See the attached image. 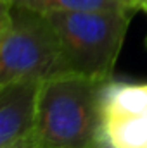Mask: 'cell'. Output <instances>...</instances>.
Masks as SVG:
<instances>
[{"label":"cell","instance_id":"cell-1","mask_svg":"<svg viewBox=\"0 0 147 148\" xmlns=\"http://www.w3.org/2000/svg\"><path fill=\"white\" fill-rule=\"evenodd\" d=\"M111 79L61 74L42 81L37 134L42 148H88L104 136V90Z\"/></svg>","mask_w":147,"mask_h":148},{"label":"cell","instance_id":"cell-2","mask_svg":"<svg viewBox=\"0 0 147 148\" xmlns=\"http://www.w3.org/2000/svg\"><path fill=\"white\" fill-rule=\"evenodd\" d=\"M137 10H62L47 14L57 29L62 74L111 79Z\"/></svg>","mask_w":147,"mask_h":148},{"label":"cell","instance_id":"cell-3","mask_svg":"<svg viewBox=\"0 0 147 148\" xmlns=\"http://www.w3.org/2000/svg\"><path fill=\"white\" fill-rule=\"evenodd\" d=\"M0 2V84L61 76V40L50 17L28 7Z\"/></svg>","mask_w":147,"mask_h":148},{"label":"cell","instance_id":"cell-4","mask_svg":"<svg viewBox=\"0 0 147 148\" xmlns=\"http://www.w3.org/2000/svg\"><path fill=\"white\" fill-rule=\"evenodd\" d=\"M42 79H17L0 84V147L35 129Z\"/></svg>","mask_w":147,"mask_h":148},{"label":"cell","instance_id":"cell-5","mask_svg":"<svg viewBox=\"0 0 147 148\" xmlns=\"http://www.w3.org/2000/svg\"><path fill=\"white\" fill-rule=\"evenodd\" d=\"M104 117L147 114V84L116 83L111 79L102 98Z\"/></svg>","mask_w":147,"mask_h":148},{"label":"cell","instance_id":"cell-6","mask_svg":"<svg viewBox=\"0 0 147 148\" xmlns=\"http://www.w3.org/2000/svg\"><path fill=\"white\" fill-rule=\"evenodd\" d=\"M104 136L118 148H144L147 145V114L104 117Z\"/></svg>","mask_w":147,"mask_h":148},{"label":"cell","instance_id":"cell-7","mask_svg":"<svg viewBox=\"0 0 147 148\" xmlns=\"http://www.w3.org/2000/svg\"><path fill=\"white\" fill-rule=\"evenodd\" d=\"M14 5L28 7L43 14L62 10H126L135 9L123 0H3Z\"/></svg>","mask_w":147,"mask_h":148},{"label":"cell","instance_id":"cell-8","mask_svg":"<svg viewBox=\"0 0 147 148\" xmlns=\"http://www.w3.org/2000/svg\"><path fill=\"white\" fill-rule=\"evenodd\" d=\"M0 148H42V147H40V141H38L37 134H35V129H33L31 133L24 134L23 138H19V140H16V141Z\"/></svg>","mask_w":147,"mask_h":148},{"label":"cell","instance_id":"cell-9","mask_svg":"<svg viewBox=\"0 0 147 148\" xmlns=\"http://www.w3.org/2000/svg\"><path fill=\"white\" fill-rule=\"evenodd\" d=\"M88 148H118V147H114L109 140L106 138V136H101V138H99L95 143H92Z\"/></svg>","mask_w":147,"mask_h":148},{"label":"cell","instance_id":"cell-10","mask_svg":"<svg viewBox=\"0 0 147 148\" xmlns=\"http://www.w3.org/2000/svg\"><path fill=\"white\" fill-rule=\"evenodd\" d=\"M137 5H139V9L147 12V0H137Z\"/></svg>","mask_w":147,"mask_h":148},{"label":"cell","instance_id":"cell-11","mask_svg":"<svg viewBox=\"0 0 147 148\" xmlns=\"http://www.w3.org/2000/svg\"><path fill=\"white\" fill-rule=\"evenodd\" d=\"M123 2H126L128 5H132V7H137V9H139V5H137V0H123Z\"/></svg>","mask_w":147,"mask_h":148},{"label":"cell","instance_id":"cell-12","mask_svg":"<svg viewBox=\"0 0 147 148\" xmlns=\"http://www.w3.org/2000/svg\"><path fill=\"white\" fill-rule=\"evenodd\" d=\"M144 148H147V145H146V147H144Z\"/></svg>","mask_w":147,"mask_h":148}]
</instances>
